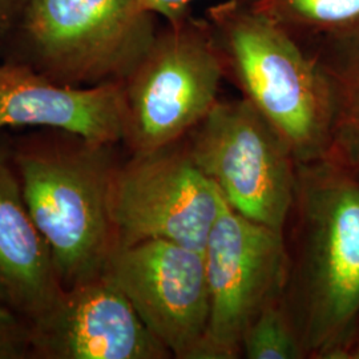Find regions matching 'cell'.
Instances as JSON below:
<instances>
[{
    "label": "cell",
    "instance_id": "cell-17",
    "mask_svg": "<svg viewBox=\"0 0 359 359\" xmlns=\"http://www.w3.org/2000/svg\"><path fill=\"white\" fill-rule=\"evenodd\" d=\"M194 1L196 0H139V4L144 11L152 15H158L164 18L168 23H172L188 15V10ZM238 1L252 4L256 0H238Z\"/></svg>",
    "mask_w": 359,
    "mask_h": 359
},
{
    "label": "cell",
    "instance_id": "cell-16",
    "mask_svg": "<svg viewBox=\"0 0 359 359\" xmlns=\"http://www.w3.org/2000/svg\"><path fill=\"white\" fill-rule=\"evenodd\" d=\"M31 353L29 325L0 304V359L25 358Z\"/></svg>",
    "mask_w": 359,
    "mask_h": 359
},
{
    "label": "cell",
    "instance_id": "cell-1",
    "mask_svg": "<svg viewBox=\"0 0 359 359\" xmlns=\"http://www.w3.org/2000/svg\"><path fill=\"white\" fill-rule=\"evenodd\" d=\"M283 304L308 359H348L359 334V170L297 164Z\"/></svg>",
    "mask_w": 359,
    "mask_h": 359
},
{
    "label": "cell",
    "instance_id": "cell-4",
    "mask_svg": "<svg viewBox=\"0 0 359 359\" xmlns=\"http://www.w3.org/2000/svg\"><path fill=\"white\" fill-rule=\"evenodd\" d=\"M225 65L212 27L185 15L168 23L121 80L130 154L179 142L217 104Z\"/></svg>",
    "mask_w": 359,
    "mask_h": 359
},
{
    "label": "cell",
    "instance_id": "cell-6",
    "mask_svg": "<svg viewBox=\"0 0 359 359\" xmlns=\"http://www.w3.org/2000/svg\"><path fill=\"white\" fill-rule=\"evenodd\" d=\"M182 144L225 203L283 231L294 201L297 161L283 137L244 97L212 108Z\"/></svg>",
    "mask_w": 359,
    "mask_h": 359
},
{
    "label": "cell",
    "instance_id": "cell-13",
    "mask_svg": "<svg viewBox=\"0 0 359 359\" xmlns=\"http://www.w3.org/2000/svg\"><path fill=\"white\" fill-rule=\"evenodd\" d=\"M249 6L297 40H326L332 52L322 60L359 41V0H256Z\"/></svg>",
    "mask_w": 359,
    "mask_h": 359
},
{
    "label": "cell",
    "instance_id": "cell-15",
    "mask_svg": "<svg viewBox=\"0 0 359 359\" xmlns=\"http://www.w3.org/2000/svg\"><path fill=\"white\" fill-rule=\"evenodd\" d=\"M248 359H308L283 298L269 304L248 326L241 341Z\"/></svg>",
    "mask_w": 359,
    "mask_h": 359
},
{
    "label": "cell",
    "instance_id": "cell-19",
    "mask_svg": "<svg viewBox=\"0 0 359 359\" xmlns=\"http://www.w3.org/2000/svg\"><path fill=\"white\" fill-rule=\"evenodd\" d=\"M348 359H359V334L358 337L355 338L354 344L351 345L350 353H348Z\"/></svg>",
    "mask_w": 359,
    "mask_h": 359
},
{
    "label": "cell",
    "instance_id": "cell-11",
    "mask_svg": "<svg viewBox=\"0 0 359 359\" xmlns=\"http://www.w3.org/2000/svg\"><path fill=\"white\" fill-rule=\"evenodd\" d=\"M46 127L105 145L124 139L121 81L75 87L28 65L0 68V129Z\"/></svg>",
    "mask_w": 359,
    "mask_h": 359
},
{
    "label": "cell",
    "instance_id": "cell-7",
    "mask_svg": "<svg viewBox=\"0 0 359 359\" xmlns=\"http://www.w3.org/2000/svg\"><path fill=\"white\" fill-rule=\"evenodd\" d=\"M203 253L210 309L196 359L240 358L248 326L283 298L287 276L285 234L244 217L222 198Z\"/></svg>",
    "mask_w": 359,
    "mask_h": 359
},
{
    "label": "cell",
    "instance_id": "cell-3",
    "mask_svg": "<svg viewBox=\"0 0 359 359\" xmlns=\"http://www.w3.org/2000/svg\"><path fill=\"white\" fill-rule=\"evenodd\" d=\"M114 147L63 132L60 142L31 144L15 156L25 204L63 289L102 276L118 248L111 212Z\"/></svg>",
    "mask_w": 359,
    "mask_h": 359
},
{
    "label": "cell",
    "instance_id": "cell-9",
    "mask_svg": "<svg viewBox=\"0 0 359 359\" xmlns=\"http://www.w3.org/2000/svg\"><path fill=\"white\" fill-rule=\"evenodd\" d=\"M172 358L196 359L209 321L203 250L160 238L118 248L105 271Z\"/></svg>",
    "mask_w": 359,
    "mask_h": 359
},
{
    "label": "cell",
    "instance_id": "cell-8",
    "mask_svg": "<svg viewBox=\"0 0 359 359\" xmlns=\"http://www.w3.org/2000/svg\"><path fill=\"white\" fill-rule=\"evenodd\" d=\"M221 204L216 185L194 165L182 140L130 154L118 163L112 180L118 248L160 238L204 250Z\"/></svg>",
    "mask_w": 359,
    "mask_h": 359
},
{
    "label": "cell",
    "instance_id": "cell-10",
    "mask_svg": "<svg viewBox=\"0 0 359 359\" xmlns=\"http://www.w3.org/2000/svg\"><path fill=\"white\" fill-rule=\"evenodd\" d=\"M28 325L31 353L40 358H172L105 273L65 289L50 310Z\"/></svg>",
    "mask_w": 359,
    "mask_h": 359
},
{
    "label": "cell",
    "instance_id": "cell-5",
    "mask_svg": "<svg viewBox=\"0 0 359 359\" xmlns=\"http://www.w3.org/2000/svg\"><path fill=\"white\" fill-rule=\"evenodd\" d=\"M31 68L80 87L121 81L154 41V15L139 0H28Z\"/></svg>",
    "mask_w": 359,
    "mask_h": 359
},
{
    "label": "cell",
    "instance_id": "cell-12",
    "mask_svg": "<svg viewBox=\"0 0 359 359\" xmlns=\"http://www.w3.org/2000/svg\"><path fill=\"white\" fill-rule=\"evenodd\" d=\"M50 248L27 209L20 182L0 157V304L38 320L63 292Z\"/></svg>",
    "mask_w": 359,
    "mask_h": 359
},
{
    "label": "cell",
    "instance_id": "cell-2",
    "mask_svg": "<svg viewBox=\"0 0 359 359\" xmlns=\"http://www.w3.org/2000/svg\"><path fill=\"white\" fill-rule=\"evenodd\" d=\"M208 22L225 75L289 145L297 164L327 156L335 84L320 55L238 0L212 6Z\"/></svg>",
    "mask_w": 359,
    "mask_h": 359
},
{
    "label": "cell",
    "instance_id": "cell-14",
    "mask_svg": "<svg viewBox=\"0 0 359 359\" xmlns=\"http://www.w3.org/2000/svg\"><path fill=\"white\" fill-rule=\"evenodd\" d=\"M323 63L335 84V117L327 154L359 170V41Z\"/></svg>",
    "mask_w": 359,
    "mask_h": 359
},
{
    "label": "cell",
    "instance_id": "cell-18",
    "mask_svg": "<svg viewBox=\"0 0 359 359\" xmlns=\"http://www.w3.org/2000/svg\"><path fill=\"white\" fill-rule=\"evenodd\" d=\"M28 0H0V19L8 18L13 11L25 8Z\"/></svg>",
    "mask_w": 359,
    "mask_h": 359
}]
</instances>
